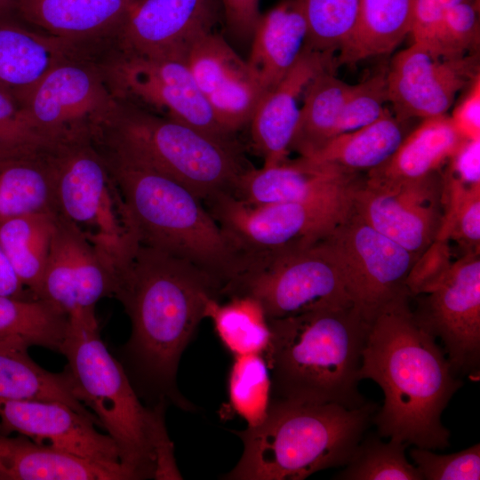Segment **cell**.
Listing matches in <instances>:
<instances>
[{
  "label": "cell",
  "mask_w": 480,
  "mask_h": 480,
  "mask_svg": "<svg viewBox=\"0 0 480 480\" xmlns=\"http://www.w3.org/2000/svg\"><path fill=\"white\" fill-rule=\"evenodd\" d=\"M56 228L52 211L0 221V245L27 291L38 299Z\"/></svg>",
  "instance_id": "31"
},
{
  "label": "cell",
  "mask_w": 480,
  "mask_h": 480,
  "mask_svg": "<svg viewBox=\"0 0 480 480\" xmlns=\"http://www.w3.org/2000/svg\"><path fill=\"white\" fill-rule=\"evenodd\" d=\"M29 124L52 142L93 138L119 109L102 71L74 59L14 95Z\"/></svg>",
  "instance_id": "10"
},
{
  "label": "cell",
  "mask_w": 480,
  "mask_h": 480,
  "mask_svg": "<svg viewBox=\"0 0 480 480\" xmlns=\"http://www.w3.org/2000/svg\"><path fill=\"white\" fill-rule=\"evenodd\" d=\"M378 435L363 437L350 460L334 479L340 480H423L417 468L405 456L409 446L390 440L385 443Z\"/></svg>",
  "instance_id": "37"
},
{
  "label": "cell",
  "mask_w": 480,
  "mask_h": 480,
  "mask_svg": "<svg viewBox=\"0 0 480 480\" xmlns=\"http://www.w3.org/2000/svg\"><path fill=\"white\" fill-rule=\"evenodd\" d=\"M480 76L478 53L444 57L412 43L386 71L393 114L406 121L447 115L456 96Z\"/></svg>",
  "instance_id": "16"
},
{
  "label": "cell",
  "mask_w": 480,
  "mask_h": 480,
  "mask_svg": "<svg viewBox=\"0 0 480 480\" xmlns=\"http://www.w3.org/2000/svg\"><path fill=\"white\" fill-rule=\"evenodd\" d=\"M362 176L308 157L250 167L232 196L250 205L282 202H326L347 199Z\"/></svg>",
  "instance_id": "21"
},
{
  "label": "cell",
  "mask_w": 480,
  "mask_h": 480,
  "mask_svg": "<svg viewBox=\"0 0 480 480\" xmlns=\"http://www.w3.org/2000/svg\"><path fill=\"white\" fill-rule=\"evenodd\" d=\"M68 328V315L48 300L0 296V343L60 353Z\"/></svg>",
  "instance_id": "33"
},
{
  "label": "cell",
  "mask_w": 480,
  "mask_h": 480,
  "mask_svg": "<svg viewBox=\"0 0 480 480\" xmlns=\"http://www.w3.org/2000/svg\"><path fill=\"white\" fill-rule=\"evenodd\" d=\"M17 0H0V19L11 18L15 13Z\"/></svg>",
  "instance_id": "50"
},
{
  "label": "cell",
  "mask_w": 480,
  "mask_h": 480,
  "mask_svg": "<svg viewBox=\"0 0 480 480\" xmlns=\"http://www.w3.org/2000/svg\"><path fill=\"white\" fill-rule=\"evenodd\" d=\"M221 295L256 299L268 319L353 305L321 239L257 259Z\"/></svg>",
  "instance_id": "9"
},
{
  "label": "cell",
  "mask_w": 480,
  "mask_h": 480,
  "mask_svg": "<svg viewBox=\"0 0 480 480\" xmlns=\"http://www.w3.org/2000/svg\"><path fill=\"white\" fill-rule=\"evenodd\" d=\"M351 84L338 78L334 68L317 74L308 84L291 151L310 156L336 136V127Z\"/></svg>",
  "instance_id": "32"
},
{
  "label": "cell",
  "mask_w": 480,
  "mask_h": 480,
  "mask_svg": "<svg viewBox=\"0 0 480 480\" xmlns=\"http://www.w3.org/2000/svg\"><path fill=\"white\" fill-rule=\"evenodd\" d=\"M204 206L236 247L251 262L281 251L311 244L348 213L350 197L326 202H282L250 205L219 194Z\"/></svg>",
  "instance_id": "11"
},
{
  "label": "cell",
  "mask_w": 480,
  "mask_h": 480,
  "mask_svg": "<svg viewBox=\"0 0 480 480\" xmlns=\"http://www.w3.org/2000/svg\"><path fill=\"white\" fill-rule=\"evenodd\" d=\"M0 296L33 298L27 291L0 245Z\"/></svg>",
  "instance_id": "49"
},
{
  "label": "cell",
  "mask_w": 480,
  "mask_h": 480,
  "mask_svg": "<svg viewBox=\"0 0 480 480\" xmlns=\"http://www.w3.org/2000/svg\"><path fill=\"white\" fill-rule=\"evenodd\" d=\"M0 400L63 403L100 426L96 416L75 396L66 370L46 371L22 346L0 343Z\"/></svg>",
  "instance_id": "29"
},
{
  "label": "cell",
  "mask_w": 480,
  "mask_h": 480,
  "mask_svg": "<svg viewBox=\"0 0 480 480\" xmlns=\"http://www.w3.org/2000/svg\"><path fill=\"white\" fill-rule=\"evenodd\" d=\"M378 409L369 402L348 409L271 398L260 425L236 432L244 444L243 454L222 478L301 480L344 467Z\"/></svg>",
  "instance_id": "6"
},
{
  "label": "cell",
  "mask_w": 480,
  "mask_h": 480,
  "mask_svg": "<svg viewBox=\"0 0 480 480\" xmlns=\"http://www.w3.org/2000/svg\"><path fill=\"white\" fill-rule=\"evenodd\" d=\"M92 420L52 401L0 400V433L17 432L35 443L103 463H121L117 446ZM122 464V463H121Z\"/></svg>",
  "instance_id": "20"
},
{
  "label": "cell",
  "mask_w": 480,
  "mask_h": 480,
  "mask_svg": "<svg viewBox=\"0 0 480 480\" xmlns=\"http://www.w3.org/2000/svg\"><path fill=\"white\" fill-rule=\"evenodd\" d=\"M55 143L28 122L15 97L0 88V166L37 158Z\"/></svg>",
  "instance_id": "40"
},
{
  "label": "cell",
  "mask_w": 480,
  "mask_h": 480,
  "mask_svg": "<svg viewBox=\"0 0 480 480\" xmlns=\"http://www.w3.org/2000/svg\"><path fill=\"white\" fill-rule=\"evenodd\" d=\"M116 267L76 228L56 214V228L38 299L71 320H95L96 303L113 296Z\"/></svg>",
  "instance_id": "17"
},
{
  "label": "cell",
  "mask_w": 480,
  "mask_h": 480,
  "mask_svg": "<svg viewBox=\"0 0 480 480\" xmlns=\"http://www.w3.org/2000/svg\"><path fill=\"white\" fill-rule=\"evenodd\" d=\"M0 468L9 480H132L121 463H103L0 433Z\"/></svg>",
  "instance_id": "24"
},
{
  "label": "cell",
  "mask_w": 480,
  "mask_h": 480,
  "mask_svg": "<svg viewBox=\"0 0 480 480\" xmlns=\"http://www.w3.org/2000/svg\"><path fill=\"white\" fill-rule=\"evenodd\" d=\"M60 353L73 392L117 446L137 479H180L164 420V403L144 406L123 365L101 340L98 322L70 321Z\"/></svg>",
  "instance_id": "5"
},
{
  "label": "cell",
  "mask_w": 480,
  "mask_h": 480,
  "mask_svg": "<svg viewBox=\"0 0 480 480\" xmlns=\"http://www.w3.org/2000/svg\"><path fill=\"white\" fill-rule=\"evenodd\" d=\"M134 0H17L15 14L72 42L117 31Z\"/></svg>",
  "instance_id": "26"
},
{
  "label": "cell",
  "mask_w": 480,
  "mask_h": 480,
  "mask_svg": "<svg viewBox=\"0 0 480 480\" xmlns=\"http://www.w3.org/2000/svg\"><path fill=\"white\" fill-rule=\"evenodd\" d=\"M463 140L448 115L423 119L384 163L366 172L364 179L372 183H396L442 172Z\"/></svg>",
  "instance_id": "27"
},
{
  "label": "cell",
  "mask_w": 480,
  "mask_h": 480,
  "mask_svg": "<svg viewBox=\"0 0 480 480\" xmlns=\"http://www.w3.org/2000/svg\"><path fill=\"white\" fill-rule=\"evenodd\" d=\"M335 68V55L305 46L291 70L262 96L249 125L252 145L262 156L263 166L288 158L308 84L323 70Z\"/></svg>",
  "instance_id": "22"
},
{
  "label": "cell",
  "mask_w": 480,
  "mask_h": 480,
  "mask_svg": "<svg viewBox=\"0 0 480 480\" xmlns=\"http://www.w3.org/2000/svg\"><path fill=\"white\" fill-rule=\"evenodd\" d=\"M449 116L462 139L480 138V76L468 86L464 96Z\"/></svg>",
  "instance_id": "47"
},
{
  "label": "cell",
  "mask_w": 480,
  "mask_h": 480,
  "mask_svg": "<svg viewBox=\"0 0 480 480\" xmlns=\"http://www.w3.org/2000/svg\"><path fill=\"white\" fill-rule=\"evenodd\" d=\"M96 147L121 195L137 244L196 266L222 289L247 269L248 259L192 191L143 164Z\"/></svg>",
  "instance_id": "4"
},
{
  "label": "cell",
  "mask_w": 480,
  "mask_h": 480,
  "mask_svg": "<svg viewBox=\"0 0 480 480\" xmlns=\"http://www.w3.org/2000/svg\"><path fill=\"white\" fill-rule=\"evenodd\" d=\"M414 0H360L354 31L335 56L336 68L392 52L410 35Z\"/></svg>",
  "instance_id": "28"
},
{
  "label": "cell",
  "mask_w": 480,
  "mask_h": 480,
  "mask_svg": "<svg viewBox=\"0 0 480 480\" xmlns=\"http://www.w3.org/2000/svg\"><path fill=\"white\" fill-rule=\"evenodd\" d=\"M221 17L220 0H134L116 35L120 52L185 54Z\"/></svg>",
  "instance_id": "19"
},
{
  "label": "cell",
  "mask_w": 480,
  "mask_h": 480,
  "mask_svg": "<svg viewBox=\"0 0 480 480\" xmlns=\"http://www.w3.org/2000/svg\"><path fill=\"white\" fill-rule=\"evenodd\" d=\"M102 72L119 100L188 124L217 140L236 142L216 121L185 54L120 52Z\"/></svg>",
  "instance_id": "13"
},
{
  "label": "cell",
  "mask_w": 480,
  "mask_h": 480,
  "mask_svg": "<svg viewBox=\"0 0 480 480\" xmlns=\"http://www.w3.org/2000/svg\"><path fill=\"white\" fill-rule=\"evenodd\" d=\"M453 261L449 241L435 239L414 260L405 279L411 296L432 291L449 272Z\"/></svg>",
  "instance_id": "44"
},
{
  "label": "cell",
  "mask_w": 480,
  "mask_h": 480,
  "mask_svg": "<svg viewBox=\"0 0 480 480\" xmlns=\"http://www.w3.org/2000/svg\"><path fill=\"white\" fill-rule=\"evenodd\" d=\"M185 60L218 124L231 135L249 125L264 92L223 36L212 30L199 36Z\"/></svg>",
  "instance_id": "18"
},
{
  "label": "cell",
  "mask_w": 480,
  "mask_h": 480,
  "mask_svg": "<svg viewBox=\"0 0 480 480\" xmlns=\"http://www.w3.org/2000/svg\"><path fill=\"white\" fill-rule=\"evenodd\" d=\"M479 0H465L445 12L436 38L434 52L444 57L478 53Z\"/></svg>",
  "instance_id": "41"
},
{
  "label": "cell",
  "mask_w": 480,
  "mask_h": 480,
  "mask_svg": "<svg viewBox=\"0 0 480 480\" xmlns=\"http://www.w3.org/2000/svg\"><path fill=\"white\" fill-rule=\"evenodd\" d=\"M387 102L386 72H380L358 84H351L340 113L336 136L379 119L388 109Z\"/></svg>",
  "instance_id": "42"
},
{
  "label": "cell",
  "mask_w": 480,
  "mask_h": 480,
  "mask_svg": "<svg viewBox=\"0 0 480 480\" xmlns=\"http://www.w3.org/2000/svg\"><path fill=\"white\" fill-rule=\"evenodd\" d=\"M417 322L444 346L453 372H467L480 358V255L467 252L453 261L429 292L413 297Z\"/></svg>",
  "instance_id": "15"
},
{
  "label": "cell",
  "mask_w": 480,
  "mask_h": 480,
  "mask_svg": "<svg viewBox=\"0 0 480 480\" xmlns=\"http://www.w3.org/2000/svg\"><path fill=\"white\" fill-rule=\"evenodd\" d=\"M321 241L351 302L369 324L388 304L411 298L405 279L417 258L372 228L352 206Z\"/></svg>",
  "instance_id": "12"
},
{
  "label": "cell",
  "mask_w": 480,
  "mask_h": 480,
  "mask_svg": "<svg viewBox=\"0 0 480 480\" xmlns=\"http://www.w3.org/2000/svg\"><path fill=\"white\" fill-rule=\"evenodd\" d=\"M222 17L230 36L250 41L260 18V0H220Z\"/></svg>",
  "instance_id": "46"
},
{
  "label": "cell",
  "mask_w": 480,
  "mask_h": 480,
  "mask_svg": "<svg viewBox=\"0 0 480 480\" xmlns=\"http://www.w3.org/2000/svg\"><path fill=\"white\" fill-rule=\"evenodd\" d=\"M44 158L51 177L53 212L116 268L137 244L121 195L92 138L57 142Z\"/></svg>",
  "instance_id": "8"
},
{
  "label": "cell",
  "mask_w": 480,
  "mask_h": 480,
  "mask_svg": "<svg viewBox=\"0 0 480 480\" xmlns=\"http://www.w3.org/2000/svg\"><path fill=\"white\" fill-rule=\"evenodd\" d=\"M409 122L396 117L388 108L379 119L334 137L308 157L337 165L350 172H367L380 165L396 151L409 132Z\"/></svg>",
  "instance_id": "30"
},
{
  "label": "cell",
  "mask_w": 480,
  "mask_h": 480,
  "mask_svg": "<svg viewBox=\"0 0 480 480\" xmlns=\"http://www.w3.org/2000/svg\"><path fill=\"white\" fill-rule=\"evenodd\" d=\"M409 454L423 480L480 479L479 444L451 454H436L432 450L414 446Z\"/></svg>",
  "instance_id": "43"
},
{
  "label": "cell",
  "mask_w": 480,
  "mask_h": 480,
  "mask_svg": "<svg viewBox=\"0 0 480 480\" xmlns=\"http://www.w3.org/2000/svg\"><path fill=\"white\" fill-rule=\"evenodd\" d=\"M92 140L175 180L203 202L232 194L240 177L252 167L236 142L217 140L121 100L111 122Z\"/></svg>",
  "instance_id": "7"
},
{
  "label": "cell",
  "mask_w": 480,
  "mask_h": 480,
  "mask_svg": "<svg viewBox=\"0 0 480 480\" xmlns=\"http://www.w3.org/2000/svg\"><path fill=\"white\" fill-rule=\"evenodd\" d=\"M0 480H9L4 472L0 468Z\"/></svg>",
  "instance_id": "51"
},
{
  "label": "cell",
  "mask_w": 480,
  "mask_h": 480,
  "mask_svg": "<svg viewBox=\"0 0 480 480\" xmlns=\"http://www.w3.org/2000/svg\"><path fill=\"white\" fill-rule=\"evenodd\" d=\"M436 239H453L466 252L479 251L480 184L468 186L448 170L444 172L443 216Z\"/></svg>",
  "instance_id": "38"
},
{
  "label": "cell",
  "mask_w": 480,
  "mask_h": 480,
  "mask_svg": "<svg viewBox=\"0 0 480 480\" xmlns=\"http://www.w3.org/2000/svg\"><path fill=\"white\" fill-rule=\"evenodd\" d=\"M228 389L233 412L246 421L247 428L260 425L267 416L272 396L271 376L264 355L234 356Z\"/></svg>",
  "instance_id": "36"
},
{
  "label": "cell",
  "mask_w": 480,
  "mask_h": 480,
  "mask_svg": "<svg viewBox=\"0 0 480 480\" xmlns=\"http://www.w3.org/2000/svg\"><path fill=\"white\" fill-rule=\"evenodd\" d=\"M221 284L196 266L137 244L116 268L113 296L132 324L124 354L130 366L164 402L188 409L176 387L180 356Z\"/></svg>",
  "instance_id": "1"
},
{
  "label": "cell",
  "mask_w": 480,
  "mask_h": 480,
  "mask_svg": "<svg viewBox=\"0 0 480 480\" xmlns=\"http://www.w3.org/2000/svg\"><path fill=\"white\" fill-rule=\"evenodd\" d=\"M480 138L464 140L449 160L448 171L464 184H480Z\"/></svg>",
  "instance_id": "48"
},
{
  "label": "cell",
  "mask_w": 480,
  "mask_h": 480,
  "mask_svg": "<svg viewBox=\"0 0 480 480\" xmlns=\"http://www.w3.org/2000/svg\"><path fill=\"white\" fill-rule=\"evenodd\" d=\"M76 43L0 19V88L13 96L30 88L52 68L73 59Z\"/></svg>",
  "instance_id": "25"
},
{
  "label": "cell",
  "mask_w": 480,
  "mask_h": 480,
  "mask_svg": "<svg viewBox=\"0 0 480 480\" xmlns=\"http://www.w3.org/2000/svg\"><path fill=\"white\" fill-rule=\"evenodd\" d=\"M308 36L306 46L335 55L351 36L360 0H300Z\"/></svg>",
  "instance_id": "39"
},
{
  "label": "cell",
  "mask_w": 480,
  "mask_h": 480,
  "mask_svg": "<svg viewBox=\"0 0 480 480\" xmlns=\"http://www.w3.org/2000/svg\"><path fill=\"white\" fill-rule=\"evenodd\" d=\"M227 303L210 301L206 318H211L223 346L234 356L264 354L270 329L261 304L250 296H232Z\"/></svg>",
  "instance_id": "34"
},
{
  "label": "cell",
  "mask_w": 480,
  "mask_h": 480,
  "mask_svg": "<svg viewBox=\"0 0 480 480\" xmlns=\"http://www.w3.org/2000/svg\"><path fill=\"white\" fill-rule=\"evenodd\" d=\"M465 0H414L410 36L434 52L436 35L448 8Z\"/></svg>",
  "instance_id": "45"
},
{
  "label": "cell",
  "mask_w": 480,
  "mask_h": 480,
  "mask_svg": "<svg viewBox=\"0 0 480 480\" xmlns=\"http://www.w3.org/2000/svg\"><path fill=\"white\" fill-rule=\"evenodd\" d=\"M444 172L396 183L361 177L350 194L353 210L375 230L418 258L436 239L442 221Z\"/></svg>",
  "instance_id": "14"
},
{
  "label": "cell",
  "mask_w": 480,
  "mask_h": 480,
  "mask_svg": "<svg viewBox=\"0 0 480 480\" xmlns=\"http://www.w3.org/2000/svg\"><path fill=\"white\" fill-rule=\"evenodd\" d=\"M409 300L393 301L370 322L358 375L383 392L372 419L380 437L444 450L450 431L441 416L462 381L436 339L417 322Z\"/></svg>",
  "instance_id": "2"
},
{
  "label": "cell",
  "mask_w": 480,
  "mask_h": 480,
  "mask_svg": "<svg viewBox=\"0 0 480 480\" xmlns=\"http://www.w3.org/2000/svg\"><path fill=\"white\" fill-rule=\"evenodd\" d=\"M44 154L0 166V221L28 213L53 212Z\"/></svg>",
  "instance_id": "35"
},
{
  "label": "cell",
  "mask_w": 480,
  "mask_h": 480,
  "mask_svg": "<svg viewBox=\"0 0 480 480\" xmlns=\"http://www.w3.org/2000/svg\"><path fill=\"white\" fill-rule=\"evenodd\" d=\"M307 36L308 26L300 0H282L260 15L246 62L264 94L298 61Z\"/></svg>",
  "instance_id": "23"
},
{
  "label": "cell",
  "mask_w": 480,
  "mask_h": 480,
  "mask_svg": "<svg viewBox=\"0 0 480 480\" xmlns=\"http://www.w3.org/2000/svg\"><path fill=\"white\" fill-rule=\"evenodd\" d=\"M268 321L270 340L263 355L271 398L348 409L366 403L358 373L369 323L354 305Z\"/></svg>",
  "instance_id": "3"
}]
</instances>
